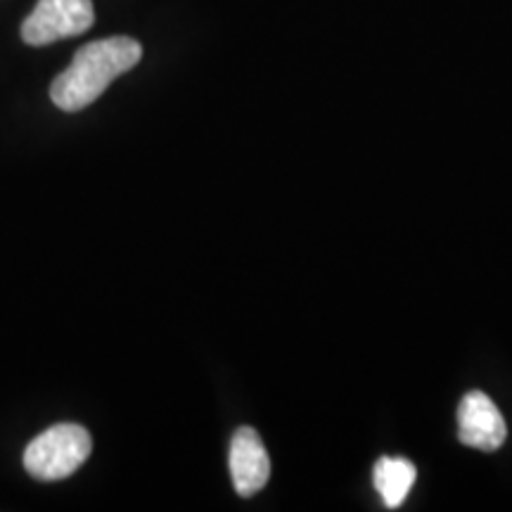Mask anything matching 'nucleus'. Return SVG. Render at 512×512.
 I'll use <instances>...</instances> for the list:
<instances>
[{
  "label": "nucleus",
  "instance_id": "7ed1b4c3",
  "mask_svg": "<svg viewBox=\"0 0 512 512\" xmlns=\"http://www.w3.org/2000/svg\"><path fill=\"white\" fill-rule=\"evenodd\" d=\"M93 22L95 8L91 0H38L22 24V41L27 46L43 48L86 34Z\"/></svg>",
  "mask_w": 512,
  "mask_h": 512
},
{
  "label": "nucleus",
  "instance_id": "f03ea898",
  "mask_svg": "<svg viewBox=\"0 0 512 512\" xmlns=\"http://www.w3.org/2000/svg\"><path fill=\"white\" fill-rule=\"evenodd\" d=\"M93 439L86 427L74 422L48 427L24 451V467L38 482H62L86 463Z\"/></svg>",
  "mask_w": 512,
  "mask_h": 512
},
{
  "label": "nucleus",
  "instance_id": "39448f33",
  "mask_svg": "<svg viewBox=\"0 0 512 512\" xmlns=\"http://www.w3.org/2000/svg\"><path fill=\"white\" fill-rule=\"evenodd\" d=\"M230 477L242 498L259 494L271 477V458L252 427H240L230 441Z\"/></svg>",
  "mask_w": 512,
  "mask_h": 512
},
{
  "label": "nucleus",
  "instance_id": "423d86ee",
  "mask_svg": "<svg viewBox=\"0 0 512 512\" xmlns=\"http://www.w3.org/2000/svg\"><path fill=\"white\" fill-rule=\"evenodd\" d=\"M418 470L411 460L406 458H389L384 456L375 463L373 470V482L377 494L382 496V501L387 508H399L406 501V496L411 494Z\"/></svg>",
  "mask_w": 512,
  "mask_h": 512
},
{
  "label": "nucleus",
  "instance_id": "f257e3e1",
  "mask_svg": "<svg viewBox=\"0 0 512 512\" xmlns=\"http://www.w3.org/2000/svg\"><path fill=\"white\" fill-rule=\"evenodd\" d=\"M143 57L136 38L112 36L79 48L72 64L50 86V100L62 112H81L93 105L114 79L131 72Z\"/></svg>",
  "mask_w": 512,
  "mask_h": 512
},
{
  "label": "nucleus",
  "instance_id": "20e7f679",
  "mask_svg": "<svg viewBox=\"0 0 512 512\" xmlns=\"http://www.w3.org/2000/svg\"><path fill=\"white\" fill-rule=\"evenodd\" d=\"M458 437L465 446L479 451H498L508 437V427L496 403L482 392L463 396L458 408Z\"/></svg>",
  "mask_w": 512,
  "mask_h": 512
}]
</instances>
